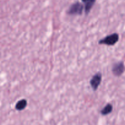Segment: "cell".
Instances as JSON below:
<instances>
[{"mask_svg":"<svg viewBox=\"0 0 125 125\" xmlns=\"http://www.w3.org/2000/svg\"><path fill=\"white\" fill-rule=\"evenodd\" d=\"M84 9V6L79 2L72 4L67 10V14L70 15H81Z\"/></svg>","mask_w":125,"mask_h":125,"instance_id":"6da1fadb","label":"cell"},{"mask_svg":"<svg viewBox=\"0 0 125 125\" xmlns=\"http://www.w3.org/2000/svg\"><path fill=\"white\" fill-rule=\"evenodd\" d=\"M119 36L117 33L110 34L107 36L99 41V44H104L107 45H114L118 41Z\"/></svg>","mask_w":125,"mask_h":125,"instance_id":"7a4b0ae2","label":"cell"},{"mask_svg":"<svg viewBox=\"0 0 125 125\" xmlns=\"http://www.w3.org/2000/svg\"><path fill=\"white\" fill-rule=\"evenodd\" d=\"M102 81V74L100 73H96L93 75L90 79V84L91 85V88L94 91H96L98 87L100 85Z\"/></svg>","mask_w":125,"mask_h":125,"instance_id":"3957f363","label":"cell"},{"mask_svg":"<svg viewBox=\"0 0 125 125\" xmlns=\"http://www.w3.org/2000/svg\"><path fill=\"white\" fill-rule=\"evenodd\" d=\"M125 70V65H124L123 62H121V61L115 63L113 65L112 69V71L114 75L117 77H119L122 75Z\"/></svg>","mask_w":125,"mask_h":125,"instance_id":"277c9868","label":"cell"},{"mask_svg":"<svg viewBox=\"0 0 125 125\" xmlns=\"http://www.w3.org/2000/svg\"><path fill=\"white\" fill-rule=\"evenodd\" d=\"M96 0H82V1L84 3V9L86 15L89 14L94 3H96Z\"/></svg>","mask_w":125,"mask_h":125,"instance_id":"5b68a950","label":"cell"},{"mask_svg":"<svg viewBox=\"0 0 125 125\" xmlns=\"http://www.w3.org/2000/svg\"><path fill=\"white\" fill-rule=\"evenodd\" d=\"M27 104V101L26 99H21V100L19 101L15 104V109L19 111H21L26 108Z\"/></svg>","mask_w":125,"mask_h":125,"instance_id":"8992f818","label":"cell"},{"mask_svg":"<svg viewBox=\"0 0 125 125\" xmlns=\"http://www.w3.org/2000/svg\"><path fill=\"white\" fill-rule=\"evenodd\" d=\"M113 110V105H112L110 103H108L107 105H105L104 108L101 110V114L103 116H105V115H107L109 114H110V113L112 112Z\"/></svg>","mask_w":125,"mask_h":125,"instance_id":"52a82bcc","label":"cell"}]
</instances>
